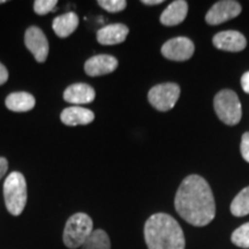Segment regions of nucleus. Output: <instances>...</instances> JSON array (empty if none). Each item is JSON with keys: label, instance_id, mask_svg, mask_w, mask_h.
I'll return each mask as SVG.
<instances>
[{"label": "nucleus", "instance_id": "nucleus-1", "mask_svg": "<svg viewBox=\"0 0 249 249\" xmlns=\"http://www.w3.org/2000/svg\"><path fill=\"white\" fill-rule=\"evenodd\" d=\"M174 207L180 217L197 227L208 225L216 216L213 191L207 180L197 174L183 179L176 194Z\"/></svg>", "mask_w": 249, "mask_h": 249}, {"label": "nucleus", "instance_id": "nucleus-2", "mask_svg": "<svg viewBox=\"0 0 249 249\" xmlns=\"http://www.w3.org/2000/svg\"><path fill=\"white\" fill-rule=\"evenodd\" d=\"M148 249H185L186 240L181 226L172 216L155 213L144 225Z\"/></svg>", "mask_w": 249, "mask_h": 249}, {"label": "nucleus", "instance_id": "nucleus-3", "mask_svg": "<svg viewBox=\"0 0 249 249\" xmlns=\"http://www.w3.org/2000/svg\"><path fill=\"white\" fill-rule=\"evenodd\" d=\"M27 182L23 174L12 172L4 182V200L8 213L20 216L27 204Z\"/></svg>", "mask_w": 249, "mask_h": 249}, {"label": "nucleus", "instance_id": "nucleus-4", "mask_svg": "<svg viewBox=\"0 0 249 249\" xmlns=\"http://www.w3.org/2000/svg\"><path fill=\"white\" fill-rule=\"evenodd\" d=\"M92 219L87 213H79L68 218L62 240L67 248L82 247L93 232Z\"/></svg>", "mask_w": 249, "mask_h": 249}, {"label": "nucleus", "instance_id": "nucleus-5", "mask_svg": "<svg viewBox=\"0 0 249 249\" xmlns=\"http://www.w3.org/2000/svg\"><path fill=\"white\" fill-rule=\"evenodd\" d=\"M213 107L217 117L224 124L234 126L240 123L242 118L241 103L238 95L230 89H224L214 96Z\"/></svg>", "mask_w": 249, "mask_h": 249}, {"label": "nucleus", "instance_id": "nucleus-6", "mask_svg": "<svg viewBox=\"0 0 249 249\" xmlns=\"http://www.w3.org/2000/svg\"><path fill=\"white\" fill-rule=\"evenodd\" d=\"M180 97V87L177 83L167 82L155 86L148 93L149 103L160 112L170 111L176 107Z\"/></svg>", "mask_w": 249, "mask_h": 249}, {"label": "nucleus", "instance_id": "nucleus-7", "mask_svg": "<svg viewBox=\"0 0 249 249\" xmlns=\"http://www.w3.org/2000/svg\"><path fill=\"white\" fill-rule=\"evenodd\" d=\"M195 45L187 37L180 36L169 39L161 46V54L169 60L186 61L194 54Z\"/></svg>", "mask_w": 249, "mask_h": 249}, {"label": "nucleus", "instance_id": "nucleus-8", "mask_svg": "<svg viewBox=\"0 0 249 249\" xmlns=\"http://www.w3.org/2000/svg\"><path fill=\"white\" fill-rule=\"evenodd\" d=\"M241 5L234 0H222L218 1L208 11L205 15V21L210 26L218 24L232 20L241 13Z\"/></svg>", "mask_w": 249, "mask_h": 249}, {"label": "nucleus", "instance_id": "nucleus-9", "mask_svg": "<svg viewBox=\"0 0 249 249\" xmlns=\"http://www.w3.org/2000/svg\"><path fill=\"white\" fill-rule=\"evenodd\" d=\"M24 44L38 62H44L49 54V42L38 27L28 28L24 35Z\"/></svg>", "mask_w": 249, "mask_h": 249}, {"label": "nucleus", "instance_id": "nucleus-10", "mask_svg": "<svg viewBox=\"0 0 249 249\" xmlns=\"http://www.w3.org/2000/svg\"><path fill=\"white\" fill-rule=\"evenodd\" d=\"M213 43L218 50L227 52H240L247 46L246 37L235 30L220 31L214 35Z\"/></svg>", "mask_w": 249, "mask_h": 249}, {"label": "nucleus", "instance_id": "nucleus-11", "mask_svg": "<svg viewBox=\"0 0 249 249\" xmlns=\"http://www.w3.org/2000/svg\"><path fill=\"white\" fill-rule=\"evenodd\" d=\"M118 67V60L110 54L93 55L85 64V71L89 76L107 75L114 71Z\"/></svg>", "mask_w": 249, "mask_h": 249}, {"label": "nucleus", "instance_id": "nucleus-12", "mask_svg": "<svg viewBox=\"0 0 249 249\" xmlns=\"http://www.w3.org/2000/svg\"><path fill=\"white\" fill-rule=\"evenodd\" d=\"M128 27L123 23H113L97 31V42L102 45H116L124 42L128 36Z\"/></svg>", "mask_w": 249, "mask_h": 249}, {"label": "nucleus", "instance_id": "nucleus-13", "mask_svg": "<svg viewBox=\"0 0 249 249\" xmlns=\"http://www.w3.org/2000/svg\"><path fill=\"white\" fill-rule=\"evenodd\" d=\"M96 92L91 86L87 83H74L64 92V99L71 104H89L95 99Z\"/></svg>", "mask_w": 249, "mask_h": 249}, {"label": "nucleus", "instance_id": "nucleus-14", "mask_svg": "<svg viewBox=\"0 0 249 249\" xmlns=\"http://www.w3.org/2000/svg\"><path fill=\"white\" fill-rule=\"evenodd\" d=\"M188 13V4L185 0H176L165 8V11L160 15L161 24L166 27L178 26L185 21Z\"/></svg>", "mask_w": 249, "mask_h": 249}, {"label": "nucleus", "instance_id": "nucleus-15", "mask_svg": "<svg viewBox=\"0 0 249 249\" xmlns=\"http://www.w3.org/2000/svg\"><path fill=\"white\" fill-rule=\"evenodd\" d=\"M60 119L67 126H79L89 124L95 119V114L88 108L81 107H71L61 112Z\"/></svg>", "mask_w": 249, "mask_h": 249}, {"label": "nucleus", "instance_id": "nucleus-16", "mask_svg": "<svg viewBox=\"0 0 249 249\" xmlns=\"http://www.w3.org/2000/svg\"><path fill=\"white\" fill-rule=\"evenodd\" d=\"M5 103L8 110L14 112H27L33 110L36 101L31 93L18 91L8 95Z\"/></svg>", "mask_w": 249, "mask_h": 249}, {"label": "nucleus", "instance_id": "nucleus-17", "mask_svg": "<svg viewBox=\"0 0 249 249\" xmlns=\"http://www.w3.org/2000/svg\"><path fill=\"white\" fill-rule=\"evenodd\" d=\"M77 26H79V17L73 12L59 15L54 18L53 23H52L54 33L61 38L71 35L76 30Z\"/></svg>", "mask_w": 249, "mask_h": 249}, {"label": "nucleus", "instance_id": "nucleus-18", "mask_svg": "<svg viewBox=\"0 0 249 249\" xmlns=\"http://www.w3.org/2000/svg\"><path fill=\"white\" fill-rule=\"evenodd\" d=\"M230 209L231 213L235 217H245L249 214V186L235 196Z\"/></svg>", "mask_w": 249, "mask_h": 249}, {"label": "nucleus", "instance_id": "nucleus-19", "mask_svg": "<svg viewBox=\"0 0 249 249\" xmlns=\"http://www.w3.org/2000/svg\"><path fill=\"white\" fill-rule=\"evenodd\" d=\"M82 249H111V241L107 233L103 230H95L82 246Z\"/></svg>", "mask_w": 249, "mask_h": 249}, {"label": "nucleus", "instance_id": "nucleus-20", "mask_svg": "<svg viewBox=\"0 0 249 249\" xmlns=\"http://www.w3.org/2000/svg\"><path fill=\"white\" fill-rule=\"evenodd\" d=\"M231 241L240 248H249V223L238 227L232 233Z\"/></svg>", "mask_w": 249, "mask_h": 249}, {"label": "nucleus", "instance_id": "nucleus-21", "mask_svg": "<svg viewBox=\"0 0 249 249\" xmlns=\"http://www.w3.org/2000/svg\"><path fill=\"white\" fill-rule=\"evenodd\" d=\"M98 5L110 13H118L127 7V1L124 0H99Z\"/></svg>", "mask_w": 249, "mask_h": 249}, {"label": "nucleus", "instance_id": "nucleus-22", "mask_svg": "<svg viewBox=\"0 0 249 249\" xmlns=\"http://www.w3.org/2000/svg\"><path fill=\"white\" fill-rule=\"evenodd\" d=\"M57 4V0H36L34 2V11L38 15H45L53 11Z\"/></svg>", "mask_w": 249, "mask_h": 249}, {"label": "nucleus", "instance_id": "nucleus-23", "mask_svg": "<svg viewBox=\"0 0 249 249\" xmlns=\"http://www.w3.org/2000/svg\"><path fill=\"white\" fill-rule=\"evenodd\" d=\"M241 155L244 160L249 163V132H246L241 139Z\"/></svg>", "mask_w": 249, "mask_h": 249}, {"label": "nucleus", "instance_id": "nucleus-24", "mask_svg": "<svg viewBox=\"0 0 249 249\" xmlns=\"http://www.w3.org/2000/svg\"><path fill=\"white\" fill-rule=\"evenodd\" d=\"M8 171V161L6 158L0 157V180L4 178V176Z\"/></svg>", "mask_w": 249, "mask_h": 249}, {"label": "nucleus", "instance_id": "nucleus-25", "mask_svg": "<svg viewBox=\"0 0 249 249\" xmlns=\"http://www.w3.org/2000/svg\"><path fill=\"white\" fill-rule=\"evenodd\" d=\"M8 80V71L4 65L0 62V86H2L4 83L7 82Z\"/></svg>", "mask_w": 249, "mask_h": 249}, {"label": "nucleus", "instance_id": "nucleus-26", "mask_svg": "<svg viewBox=\"0 0 249 249\" xmlns=\"http://www.w3.org/2000/svg\"><path fill=\"white\" fill-rule=\"evenodd\" d=\"M241 86L242 89L246 93H249V71H246V73L241 77Z\"/></svg>", "mask_w": 249, "mask_h": 249}, {"label": "nucleus", "instance_id": "nucleus-27", "mask_svg": "<svg viewBox=\"0 0 249 249\" xmlns=\"http://www.w3.org/2000/svg\"><path fill=\"white\" fill-rule=\"evenodd\" d=\"M142 4L149 5V6L160 5V4H163V0H142Z\"/></svg>", "mask_w": 249, "mask_h": 249}, {"label": "nucleus", "instance_id": "nucleus-28", "mask_svg": "<svg viewBox=\"0 0 249 249\" xmlns=\"http://www.w3.org/2000/svg\"><path fill=\"white\" fill-rule=\"evenodd\" d=\"M6 0H0V4H5Z\"/></svg>", "mask_w": 249, "mask_h": 249}]
</instances>
